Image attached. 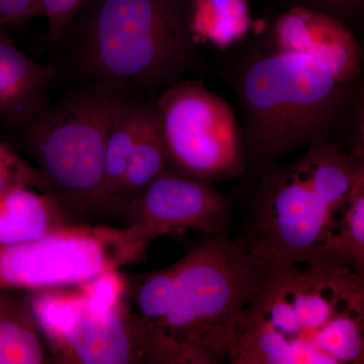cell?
<instances>
[{
	"label": "cell",
	"instance_id": "10",
	"mask_svg": "<svg viewBox=\"0 0 364 364\" xmlns=\"http://www.w3.org/2000/svg\"><path fill=\"white\" fill-rule=\"evenodd\" d=\"M129 227L143 247L163 235L198 230L207 236L224 233L230 200L213 182L166 167L127 205Z\"/></svg>",
	"mask_w": 364,
	"mask_h": 364
},
{
	"label": "cell",
	"instance_id": "1",
	"mask_svg": "<svg viewBox=\"0 0 364 364\" xmlns=\"http://www.w3.org/2000/svg\"><path fill=\"white\" fill-rule=\"evenodd\" d=\"M363 272L330 262L267 267L237 326L236 364L360 363Z\"/></svg>",
	"mask_w": 364,
	"mask_h": 364
},
{
	"label": "cell",
	"instance_id": "15",
	"mask_svg": "<svg viewBox=\"0 0 364 364\" xmlns=\"http://www.w3.org/2000/svg\"><path fill=\"white\" fill-rule=\"evenodd\" d=\"M188 25L198 44L226 49L247 35V4L245 0H188Z\"/></svg>",
	"mask_w": 364,
	"mask_h": 364
},
{
	"label": "cell",
	"instance_id": "2",
	"mask_svg": "<svg viewBox=\"0 0 364 364\" xmlns=\"http://www.w3.org/2000/svg\"><path fill=\"white\" fill-rule=\"evenodd\" d=\"M226 82L240 107L246 154L268 166L363 117L360 81L341 82L318 60L267 43L244 54Z\"/></svg>",
	"mask_w": 364,
	"mask_h": 364
},
{
	"label": "cell",
	"instance_id": "17",
	"mask_svg": "<svg viewBox=\"0 0 364 364\" xmlns=\"http://www.w3.org/2000/svg\"><path fill=\"white\" fill-rule=\"evenodd\" d=\"M166 167V151L158 128L154 104L153 102H147L130 164L119 191V198L128 205Z\"/></svg>",
	"mask_w": 364,
	"mask_h": 364
},
{
	"label": "cell",
	"instance_id": "19",
	"mask_svg": "<svg viewBox=\"0 0 364 364\" xmlns=\"http://www.w3.org/2000/svg\"><path fill=\"white\" fill-rule=\"evenodd\" d=\"M26 186L48 193L44 177L11 144L0 141V191Z\"/></svg>",
	"mask_w": 364,
	"mask_h": 364
},
{
	"label": "cell",
	"instance_id": "16",
	"mask_svg": "<svg viewBox=\"0 0 364 364\" xmlns=\"http://www.w3.org/2000/svg\"><path fill=\"white\" fill-rule=\"evenodd\" d=\"M146 105L147 102L134 97L127 100L117 111L107 136L105 158V191L124 210L127 205L119 198V191L130 164Z\"/></svg>",
	"mask_w": 364,
	"mask_h": 364
},
{
	"label": "cell",
	"instance_id": "7",
	"mask_svg": "<svg viewBox=\"0 0 364 364\" xmlns=\"http://www.w3.org/2000/svg\"><path fill=\"white\" fill-rule=\"evenodd\" d=\"M153 104L168 168L210 182L243 173V133L227 100L202 81L184 77L158 93Z\"/></svg>",
	"mask_w": 364,
	"mask_h": 364
},
{
	"label": "cell",
	"instance_id": "5",
	"mask_svg": "<svg viewBox=\"0 0 364 364\" xmlns=\"http://www.w3.org/2000/svg\"><path fill=\"white\" fill-rule=\"evenodd\" d=\"M91 81L158 92L210 65L191 33L188 0H88L76 33Z\"/></svg>",
	"mask_w": 364,
	"mask_h": 364
},
{
	"label": "cell",
	"instance_id": "13",
	"mask_svg": "<svg viewBox=\"0 0 364 364\" xmlns=\"http://www.w3.org/2000/svg\"><path fill=\"white\" fill-rule=\"evenodd\" d=\"M77 224L85 223L50 193L26 186L0 191V244L36 240Z\"/></svg>",
	"mask_w": 364,
	"mask_h": 364
},
{
	"label": "cell",
	"instance_id": "9",
	"mask_svg": "<svg viewBox=\"0 0 364 364\" xmlns=\"http://www.w3.org/2000/svg\"><path fill=\"white\" fill-rule=\"evenodd\" d=\"M129 227L72 225L21 243L0 244V289L35 293L77 287L142 255Z\"/></svg>",
	"mask_w": 364,
	"mask_h": 364
},
{
	"label": "cell",
	"instance_id": "6",
	"mask_svg": "<svg viewBox=\"0 0 364 364\" xmlns=\"http://www.w3.org/2000/svg\"><path fill=\"white\" fill-rule=\"evenodd\" d=\"M130 91L102 81L46 102L16 129L21 148L44 177L48 193L78 215L119 208L105 191V158L112 121Z\"/></svg>",
	"mask_w": 364,
	"mask_h": 364
},
{
	"label": "cell",
	"instance_id": "4",
	"mask_svg": "<svg viewBox=\"0 0 364 364\" xmlns=\"http://www.w3.org/2000/svg\"><path fill=\"white\" fill-rule=\"evenodd\" d=\"M363 176V153L346 154L327 140L310 144L291 164L269 165L240 240L267 267L327 262V249Z\"/></svg>",
	"mask_w": 364,
	"mask_h": 364
},
{
	"label": "cell",
	"instance_id": "12",
	"mask_svg": "<svg viewBox=\"0 0 364 364\" xmlns=\"http://www.w3.org/2000/svg\"><path fill=\"white\" fill-rule=\"evenodd\" d=\"M1 28L0 122L16 130L47 102L46 95L55 73L52 66L28 58Z\"/></svg>",
	"mask_w": 364,
	"mask_h": 364
},
{
	"label": "cell",
	"instance_id": "21",
	"mask_svg": "<svg viewBox=\"0 0 364 364\" xmlns=\"http://www.w3.org/2000/svg\"><path fill=\"white\" fill-rule=\"evenodd\" d=\"M289 7L301 6L320 11L343 21L345 25H359L363 20L364 0H287Z\"/></svg>",
	"mask_w": 364,
	"mask_h": 364
},
{
	"label": "cell",
	"instance_id": "22",
	"mask_svg": "<svg viewBox=\"0 0 364 364\" xmlns=\"http://www.w3.org/2000/svg\"><path fill=\"white\" fill-rule=\"evenodd\" d=\"M44 16L42 0H0V21L9 23Z\"/></svg>",
	"mask_w": 364,
	"mask_h": 364
},
{
	"label": "cell",
	"instance_id": "23",
	"mask_svg": "<svg viewBox=\"0 0 364 364\" xmlns=\"http://www.w3.org/2000/svg\"><path fill=\"white\" fill-rule=\"evenodd\" d=\"M6 23H4V21H0V28H1L2 26H6Z\"/></svg>",
	"mask_w": 364,
	"mask_h": 364
},
{
	"label": "cell",
	"instance_id": "3",
	"mask_svg": "<svg viewBox=\"0 0 364 364\" xmlns=\"http://www.w3.org/2000/svg\"><path fill=\"white\" fill-rule=\"evenodd\" d=\"M267 265L224 233L170 265L167 310L149 330L150 363L214 364L229 358L237 326Z\"/></svg>",
	"mask_w": 364,
	"mask_h": 364
},
{
	"label": "cell",
	"instance_id": "20",
	"mask_svg": "<svg viewBox=\"0 0 364 364\" xmlns=\"http://www.w3.org/2000/svg\"><path fill=\"white\" fill-rule=\"evenodd\" d=\"M83 1L85 0H42L52 44H58L66 37Z\"/></svg>",
	"mask_w": 364,
	"mask_h": 364
},
{
	"label": "cell",
	"instance_id": "11",
	"mask_svg": "<svg viewBox=\"0 0 364 364\" xmlns=\"http://www.w3.org/2000/svg\"><path fill=\"white\" fill-rule=\"evenodd\" d=\"M269 43L274 49L318 60L343 83L358 82L363 51L355 33L329 14L291 6L275 21Z\"/></svg>",
	"mask_w": 364,
	"mask_h": 364
},
{
	"label": "cell",
	"instance_id": "8",
	"mask_svg": "<svg viewBox=\"0 0 364 364\" xmlns=\"http://www.w3.org/2000/svg\"><path fill=\"white\" fill-rule=\"evenodd\" d=\"M28 298L52 363H150L147 330L126 301L104 305L76 287L35 291Z\"/></svg>",
	"mask_w": 364,
	"mask_h": 364
},
{
	"label": "cell",
	"instance_id": "14",
	"mask_svg": "<svg viewBox=\"0 0 364 364\" xmlns=\"http://www.w3.org/2000/svg\"><path fill=\"white\" fill-rule=\"evenodd\" d=\"M50 363L28 294L0 289V364Z\"/></svg>",
	"mask_w": 364,
	"mask_h": 364
},
{
	"label": "cell",
	"instance_id": "18",
	"mask_svg": "<svg viewBox=\"0 0 364 364\" xmlns=\"http://www.w3.org/2000/svg\"><path fill=\"white\" fill-rule=\"evenodd\" d=\"M327 262L358 272L364 267V176L359 177L326 252Z\"/></svg>",
	"mask_w": 364,
	"mask_h": 364
}]
</instances>
